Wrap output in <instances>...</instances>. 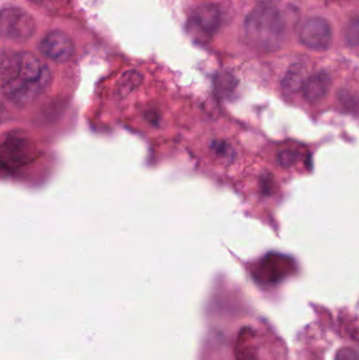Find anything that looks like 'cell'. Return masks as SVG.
I'll use <instances>...</instances> for the list:
<instances>
[{"instance_id": "obj_15", "label": "cell", "mask_w": 359, "mask_h": 360, "mask_svg": "<svg viewBox=\"0 0 359 360\" xmlns=\"http://www.w3.org/2000/svg\"><path fill=\"white\" fill-rule=\"evenodd\" d=\"M276 1L279 0H261V5L274 6V3Z\"/></svg>"}, {"instance_id": "obj_13", "label": "cell", "mask_w": 359, "mask_h": 360, "mask_svg": "<svg viewBox=\"0 0 359 360\" xmlns=\"http://www.w3.org/2000/svg\"><path fill=\"white\" fill-rule=\"evenodd\" d=\"M336 360H359L358 353L351 348H344L337 352Z\"/></svg>"}, {"instance_id": "obj_14", "label": "cell", "mask_w": 359, "mask_h": 360, "mask_svg": "<svg viewBox=\"0 0 359 360\" xmlns=\"http://www.w3.org/2000/svg\"><path fill=\"white\" fill-rule=\"evenodd\" d=\"M211 148L218 156H227L228 151H229V146H228L227 142L221 140L214 141L212 143Z\"/></svg>"}, {"instance_id": "obj_11", "label": "cell", "mask_w": 359, "mask_h": 360, "mask_svg": "<svg viewBox=\"0 0 359 360\" xmlns=\"http://www.w3.org/2000/svg\"><path fill=\"white\" fill-rule=\"evenodd\" d=\"M346 41L349 47H356L358 45L359 39V21L358 17L351 19L346 28Z\"/></svg>"}, {"instance_id": "obj_12", "label": "cell", "mask_w": 359, "mask_h": 360, "mask_svg": "<svg viewBox=\"0 0 359 360\" xmlns=\"http://www.w3.org/2000/svg\"><path fill=\"white\" fill-rule=\"evenodd\" d=\"M298 159V153L293 150H283L277 156V161L283 168H290L295 165Z\"/></svg>"}, {"instance_id": "obj_7", "label": "cell", "mask_w": 359, "mask_h": 360, "mask_svg": "<svg viewBox=\"0 0 359 360\" xmlns=\"http://www.w3.org/2000/svg\"><path fill=\"white\" fill-rule=\"evenodd\" d=\"M331 85L332 79L330 75L321 71L305 79L301 91L307 103H317L328 95Z\"/></svg>"}, {"instance_id": "obj_4", "label": "cell", "mask_w": 359, "mask_h": 360, "mask_svg": "<svg viewBox=\"0 0 359 360\" xmlns=\"http://www.w3.org/2000/svg\"><path fill=\"white\" fill-rule=\"evenodd\" d=\"M221 25V13L215 5H202L196 8L190 16V34L198 43H209Z\"/></svg>"}, {"instance_id": "obj_9", "label": "cell", "mask_w": 359, "mask_h": 360, "mask_svg": "<svg viewBox=\"0 0 359 360\" xmlns=\"http://www.w3.org/2000/svg\"><path fill=\"white\" fill-rule=\"evenodd\" d=\"M303 81L305 77H303V67L299 65H292L287 70L281 83L283 92L285 95L295 94L301 91Z\"/></svg>"}, {"instance_id": "obj_2", "label": "cell", "mask_w": 359, "mask_h": 360, "mask_svg": "<svg viewBox=\"0 0 359 360\" xmlns=\"http://www.w3.org/2000/svg\"><path fill=\"white\" fill-rule=\"evenodd\" d=\"M250 45L263 51H276L283 45L285 25L274 6L261 5L251 12L245 23Z\"/></svg>"}, {"instance_id": "obj_1", "label": "cell", "mask_w": 359, "mask_h": 360, "mask_svg": "<svg viewBox=\"0 0 359 360\" xmlns=\"http://www.w3.org/2000/svg\"><path fill=\"white\" fill-rule=\"evenodd\" d=\"M52 74L39 57L27 52L10 54L0 63L3 94L16 105H28L49 87Z\"/></svg>"}, {"instance_id": "obj_16", "label": "cell", "mask_w": 359, "mask_h": 360, "mask_svg": "<svg viewBox=\"0 0 359 360\" xmlns=\"http://www.w3.org/2000/svg\"><path fill=\"white\" fill-rule=\"evenodd\" d=\"M30 1H31V3H43V1H45V0H30Z\"/></svg>"}, {"instance_id": "obj_3", "label": "cell", "mask_w": 359, "mask_h": 360, "mask_svg": "<svg viewBox=\"0 0 359 360\" xmlns=\"http://www.w3.org/2000/svg\"><path fill=\"white\" fill-rule=\"evenodd\" d=\"M36 31V23L21 8H6L0 11V37L11 41H27Z\"/></svg>"}, {"instance_id": "obj_6", "label": "cell", "mask_w": 359, "mask_h": 360, "mask_svg": "<svg viewBox=\"0 0 359 360\" xmlns=\"http://www.w3.org/2000/svg\"><path fill=\"white\" fill-rule=\"evenodd\" d=\"M39 49L47 59L55 63H65L74 54V43L63 32L52 31L43 37Z\"/></svg>"}, {"instance_id": "obj_5", "label": "cell", "mask_w": 359, "mask_h": 360, "mask_svg": "<svg viewBox=\"0 0 359 360\" xmlns=\"http://www.w3.org/2000/svg\"><path fill=\"white\" fill-rule=\"evenodd\" d=\"M332 39L331 25L325 18H309L299 31L301 43L314 51H327L332 43Z\"/></svg>"}, {"instance_id": "obj_10", "label": "cell", "mask_w": 359, "mask_h": 360, "mask_svg": "<svg viewBox=\"0 0 359 360\" xmlns=\"http://www.w3.org/2000/svg\"><path fill=\"white\" fill-rule=\"evenodd\" d=\"M237 81L233 75L224 73L216 79V92L222 97H228L235 91Z\"/></svg>"}, {"instance_id": "obj_8", "label": "cell", "mask_w": 359, "mask_h": 360, "mask_svg": "<svg viewBox=\"0 0 359 360\" xmlns=\"http://www.w3.org/2000/svg\"><path fill=\"white\" fill-rule=\"evenodd\" d=\"M142 79H144V77H142V73L135 71V70L124 72L122 77L117 81L116 87H115V95L118 98H124V97L129 96L131 93L134 92L135 89L142 85Z\"/></svg>"}]
</instances>
